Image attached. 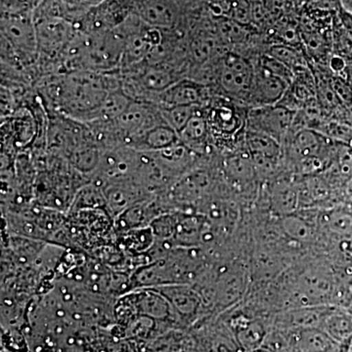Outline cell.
Instances as JSON below:
<instances>
[{
    "instance_id": "6da1fadb",
    "label": "cell",
    "mask_w": 352,
    "mask_h": 352,
    "mask_svg": "<svg viewBox=\"0 0 352 352\" xmlns=\"http://www.w3.org/2000/svg\"><path fill=\"white\" fill-rule=\"evenodd\" d=\"M117 73L78 71L48 76L41 85L43 100L56 115L94 124L109 94L122 88Z\"/></svg>"
},
{
    "instance_id": "7a4b0ae2",
    "label": "cell",
    "mask_w": 352,
    "mask_h": 352,
    "mask_svg": "<svg viewBox=\"0 0 352 352\" xmlns=\"http://www.w3.org/2000/svg\"><path fill=\"white\" fill-rule=\"evenodd\" d=\"M2 56L17 60L23 68L38 62V38L32 14H2Z\"/></svg>"
},
{
    "instance_id": "3957f363",
    "label": "cell",
    "mask_w": 352,
    "mask_h": 352,
    "mask_svg": "<svg viewBox=\"0 0 352 352\" xmlns=\"http://www.w3.org/2000/svg\"><path fill=\"white\" fill-rule=\"evenodd\" d=\"M38 38V62H61L76 30L73 22L64 17H46L34 20Z\"/></svg>"
},
{
    "instance_id": "277c9868",
    "label": "cell",
    "mask_w": 352,
    "mask_h": 352,
    "mask_svg": "<svg viewBox=\"0 0 352 352\" xmlns=\"http://www.w3.org/2000/svg\"><path fill=\"white\" fill-rule=\"evenodd\" d=\"M256 69L245 58L228 53L220 60L217 80L224 94L233 98L249 99Z\"/></svg>"
},
{
    "instance_id": "5b68a950",
    "label": "cell",
    "mask_w": 352,
    "mask_h": 352,
    "mask_svg": "<svg viewBox=\"0 0 352 352\" xmlns=\"http://www.w3.org/2000/svg\"><path fill=\"white\" fill-rule=\"evenodd\" d=\"M296 113L280 104L252 108L247 115L248 131L267 134L282 143L291 131Z\"/></svg>"
},
{
    "instance_id": "8992f818",
    "label": "cell",
    "mask_w": 352,
    "mask_h": 352,
    "mask_svg": "<svg viewBox=\"0 0 352 352\" xmlns=\"http://www.w3.org/2000/svg\"><path fill=\"white\" fill-rule=\"evenodd\" d=\"M249 272L239 263L224 266L215 278L212 302L220 310L228 309L244 298L249 289Z\"/></svg>"
},
{
    "instance_id": "52a82bcc",
    "label": "cell",
    "mask_w": 352,
    "mask_h": 352,
    "mask_svg": "<svg viewBox=\"0 0 352 352\" xmlns=\"http://www.w3.org/2000/svg\"><path fill=\"white\" fill-rule=\"evenodd\" d=\"M206 85L193 80H180L157 94L153 104L160 108L175 106H203L208 100Z\"/></svg>"
},
{
    "instance_id": "ba28073f",
    "label": "cell",
    "mask_w": 352,
    "mask_h": 352,
    "mask_svg": "<svg viewBox=\"0 0 352 352\" xmlns=\"http://www.w3.org/2000/svg\"><path fill=\"white\" fill-rule=\"evenodd\" d=\"M291 83L258 66L248 102L254 107L275 105L288 91Z\"/></svg>"
},
{
    "instance_id": "9c48e42d",
    "label": "cell",
    "mask_w": 352,
    "mask_h": 352,
    "mask_svg": "<svg viewBox=\"0 0 352 352\" xmlns=\"http://www.w3.org/2000/svg\"><path fill=\"white\" fill-rule=\"evenodd\" d=\"M231 333L245 352H250L263 346L267 328L263 319L252 315L239 312L229 318Z\"/></svg>"
},
{
    "instance_id": "30bf717a",
    "label": "cell",
    "mask_w": 352,
    "mask_h": 352,
    "mask_svg": "<svg viewBox=\"0 0 352 352\" xmlns=\"http://www.w3.org/2000/svg\"><path fill=\"white\" fill-rule=\"evenodd\" d=\"M206 118L210 133L220 142L231 140L242 129L243 120L239 112L226 102H214Z\"/></svg>"
},
{
    "instance_id": "8fae6325",
    "label": "cell",
    "mask_w": 352,
    "mask_h": 352,
    "mask_svg": "<svg viewBox=\"0 0 352 352\" xmlns=\"http://www.w3.org/2000/svg\"><path fill=\"white\" fill-rule=\"evenodd\" d=\"M245 141L256 171L272 170L281 156V143L267 134L252 131H247Z\"/></svg>"
},
{
    "instance_id": "7c38bea8",
    "label": "cell",
    "mask_w": 352,
    "mask_h": 352,
    "mask_svg": "<svg viewBox=\"0 0 352 352\" xmlns=\"http://www.w3.org/2000/svg\"><path fill=\"white\" fill-rule=\"evenodd\" d=\"M327 138L312 129H300L289 136V150L296 164L312 157H327Z\"/></svg>"
},
{
    "instance_id": "4fadbf2b",
    "label": "cell",
    "mask_w": 352,
    "mask_h": 352,
    "mask_svg": "<svg viewBox=\"0 0 352 352\" xmlns=\"http://www.w3.org/2000/svg\"><path fill=\"white\" fill-rule=\"evenodd\" d=\"M162 293L168 298L176 314L183 319H193L204 307V298L200 292L188 285H170L164 287Z\"/></svg>"
},
{
    "instance_id": "5bb4252c",
    "label": "cell",
    "mask_w": 352,
    "mask_h": 352,
    "mask_svg": "<svg viewBox=\"0 0 352 352\" xmlns=\"http://www.w3.org/2000/svg\"><path fill=\"white\" fill-rule=\"evenodd\" d=\"M300 201L302 190L291 180H278L270 187V208L279 217L295 214L300 207Z\"/></svg>"
},
{
    "instance_id": "9a60e30c",
    "label": "cell",
    "mask_w": 352,
    "mask_h": 352,
    "mask_svg": "<svg viewBox=\"0 0 352 352\" xmlns=\"http://www.w3.org/2000/svg\"><path fill=\"white\" fill-rule=\"evenodd\" d=\"M134 13L157 29H168L175 24V10L166 0H140L134 4Z\"/></svg>"
},
{
    "instance_id": "2e32d148",
    "label": "cell",
    "mask_w": 352,
    "mask_h": 352,
    "mask_svg": "<svg viewBox=\"0 0 352 352\" xmlns=\"http://www.w3.org/2000/svg\"><path fill=\"white\" fill-rule=\"evenodd\" d=\"M296 352H340L342 346L321 329L293 330Z\"/></svg>"
},
{
    "instance_id": "e0dca14e",
    "label": "cell",
    "mask_w": 352,
    "mask_h": 352,
    "mask_svg": "<svg viewBox=\"0 0 352 352\" xmlns=\"http://www.w3.org/2000/svg\"><path fill=\"white\" fill-rule=\"evenodd\" d=\"M212 186V177L206 171L195 170L183 176L173 186V197L177 201H194L207 193Z\"/></svg>"
},
{
    "instance_id": "ac0fdd59",
    "label": "cell",
    "mask_w": 352,
    "mask_h": 352,
    "mask_svg": "<svg viewBox=\"0 0 352 352\" xmlns=\"http://www.w3.org/2000/svg\"><path fill=\"white\" fill-rule=\"evenodd\" d=\"M180 142L178 132L164 122L146 132L132 148L141 152H157Z\"/></svg>"
},
{
    "instance_id": "d6986e66",
    "label": "cell",
    "mask_w": 352,
    "mask_h": 352,
    "mask_svg": "<svg viewBox=\"0 0 352 352\" xmlns=\"http://www.w3.org/2000/svg\"><path fill=\"white\" fill-rule=\"evenodd\" d=\"M316 226H318L317 219L310 220L296 212L279 219V228L285 237L298 244L312 242L316 235Z\"/></svg>"
},
{
    "instance_id": "ffe728a7",
    "label": "cell",
    "mask_w": 352,
    "mask_h": 352,
    "mask_svg": "<svg viewBox=\"0 0 352 352\" xmlns=\"http://www.w3.org/2000/svg\"><path fill=\"white\" fill-rule=\"evenodd\" d=\"M178 134L183 144L187 146L196 154L199 155L206 151L210 131H208L207 118L201 108Z\"/></svg>"
},
{
    "instance_id": "44dd1931",
    "label": "cell",
    "mask_w": 352,
    "mask_h": 352,
    "mask_svg": "<svg viewBox=\"0 0 352 352\" xmlns=\"http://www.w3.org/2000/svg\"><path fill=\"white\" fill-rule=\"evenodd\" d=\"M317 222L318 227L335 237L351 238L352 236V212L346 208L325 210L317 217Z\"/></svg>"
},
{
    "instance_id": "7402d4cb",
    "label": "cell",
    "mask_w": 352,
    "mask_h": 352,
    "mask_svg": "<svg viewBox=\"0 0 352 352\" xmlns=\"http://www.w3.org/2000/svg\"><path fill=\"white\" fill-rule=\"evenodd\" d=\"M321 330L340 344H344L352 337V314L342 308L333 307L324 320Z\"/></svg>"
},
{
    "instance_id": "603a6c76",
    "label": "cell",
    "mask_w": 352,
    "mask_h": 352,
    "mask_svg": "<svg viewBox=\"0 0 352 352\" xmlns=\"http://www.w3.org/2000/svg\"><path fill=\"white\" fill-rule=\"evenodd\" d=\"M224 170L229 179L237 184L249 182L256 173V168L249 152L228 157L224 164Z\"/></svg>"
},
{
    "instance_id": "cb8c5ba5",
    "label": "cell",
    "mask_w": 352,
    "mask_h": 352,
    "mask_svg": "<svg viewBox=\"0 0 352 352\" xmlns=\"http://www.w3.org/2000/svg\"><path fill=\"white\" fill-rule=\"evenodd\" d=\"M254 258V273L261 280L270 279L281 270V259L270 250L261 248Z\"/></svg>"
},
{
    "instance_id": "d4e9b609",
    "label": "cell",
    "mask_w": 352,
    "mask_h": 352,
    "mask_svg": "<svg viewBox=\"0 0 352 352\" xmlns=\"http://www.w3.org/2000/svg\"><path fill=\"white\" fill-rule=\"evenodd\" d=\"M268 54L276 58L277 60L289 67L295 75L298 72L308 68L305 58L294 46L286 45V44H275L270 48Z\"/></svg>"
},
{
    "instance_id": "484cf974",
    "label": "cell",
    "mask_w": 352,
    "mask_h": 352,
    "mask_svg": "<svg viewBox=\"0 0 352 352\" xmlns=\"http://www.w3.org/2000/svg\"><path fill=\"white\" fill-rule=\"evenodd\" d=\"M201 108L200 106H175L160 109L164 122L179 133Z\"/></svg>"
},
{
    "instance_id": "4316f807",
    "label": "cell",
    "mask_w": 352,
    "mask_h": 352,
    "mask_svg": "<svg viewBox=\"0 0 352 352\" xmlns=\"http://www.w3.org/2000/svg\"><path fill=\"white\" fill-rule=\"evenodd\" d=\"M258 67L265 69V71L270 72L273 75L280 76V78H284L285 80L289 83L294 82L295 80V74L292 71L289 67L282 63L281 61L277 60L276 58L271 56L270 54H264L263 56L261 57L258 62Z\"/></svg>"
},
{
    "instance_id": "83f0119b",
    "label": "cell",
    "mask_w": 352,
    "mask_h": 352,
    "mask_svg": "<svg viewBox=\"0 0 352 352\" xmlns=\"http://www.w3.org/2000/svg\"><path fill=\"white\" fill-rule=\"evenodd\" d=\"M43 0H1L2 14H34Z\"/></svg>"
},
{
    "instance_id": "f1b7e54d",
    "label": "cell",
    "mask_w": 352,
    "mask_h": 352,
    "mask_svg": "<svg viewBox=\"0 0 352 352\" xmlns=\"http://www.w3.org/2000/svg\"><path fill=\"white\" fill-rule=\"evenodd\" d=\"M220 32L230 43H242L248 36L245 25L232 19L222 21L219 25Z\"/></svg>"
},
{
    "instance_id": "f546056e",
    "label": "cell",
    "mask_w": 352,
    "mask_h": 352,
    "mask_svg": "<svg viewBox=\"0 0 352 352\" xmlns=\"http://www.w3.org/2000/svg\"><path fill=\"white\" fill-rule=\"evenodd\" d=\"M329 67L337 75H344L347 67L346 58L337 54L332 55L329 59Z\"/></svg>"
},
{
    "instance_id": "4dcf8cb0",
    "label": "cell",
    "mask_w": 352,
    "mask_h": 352,
    "mask_svg": "<svg viewBox=\"0 0 352 352\" xmlns=\"http://www.w3.org/2000/svg\"><path fill=\"white\" fill-rule=\"evenodd\" d=\"M340 20H342V25L352 36V13L346 10L344 11V12L340 14Z\"/></svg>"
},
{
    "instance_id": "1f68e13d",
    "label": "cell",
    "mask_w": 352,
    "mask_h": 352,
    "mask_svg": "<svg viewBox=\"0 0 352 352\" xmlns=\"http://www.w3.org/2000/svg\"><path fill=\"white\" fill-rule=\"evenodd\" d=\"M344 196H346V200L352 205V177L351 179H349L346 186H344Z\"/></svg>"
},
{
    "instance_id": "d6a6232c",
    "label": "cell",
    "mask_w": 352,
    "mask_h": 352,
    "mask_svg": "<svg viewBox=\"0 0 352 352\" xmlns=\"http://www.w3.org/2000/svg\"><path fill=\"white\" fill-rule=\"evenodd\" d=\"M250 352H271L270 349H266L265 346H261L258 347V349H254V351Z\"/></svg>"
}]
</instances>
